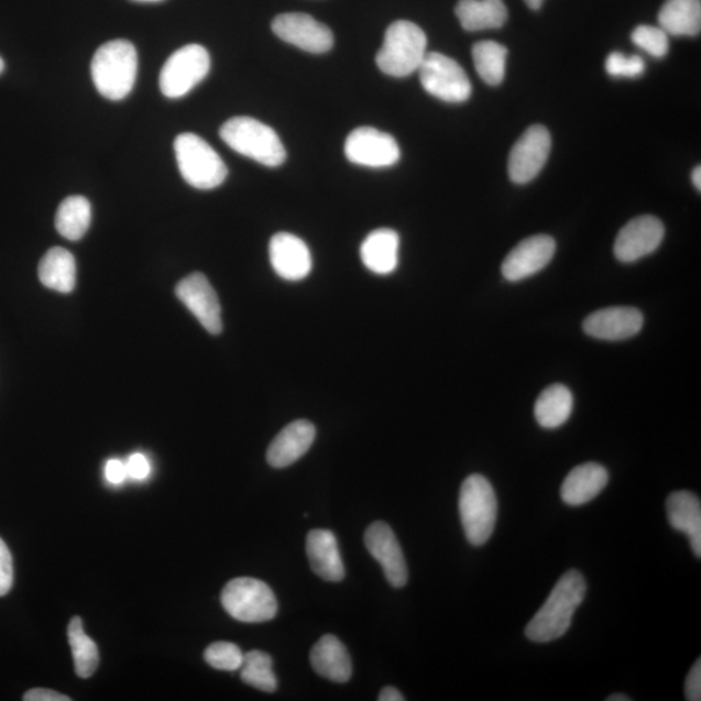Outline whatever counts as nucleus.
<instances>
[{"label": "nucleus", "instance_id": "f257e3e1", "mask_svg": "<svg viewBox=\"0 0 701 701\" xmlns=\"http://www.w3.org/2000/svg\"><path fill=\"white\" fill-rule=\"evenodd\" d=\"M588 587L578 570H568L549 594L546 603L525 628L526 638L548 643L563 637L572 625L574 613L587 595Z\"/></svg>", "mask_w": 701, "mask_h": 701}, {"label": "nucleus", "instance_id": "f03ea898", "mask_svg": "<svg viewBox=\"0 0 701 701\" xmlns=\"http://www.w3.org/2000/svg\"><path fill=\"white\" fill-rule=\"evenodd\" d=\"M139 74V54L132 42L114 40L97 50L91 62L92 83L100 96L122 100L132 92Z\"/></svg>", "mask_w": 701, "mask_h": 701}, {"label": "nucleus", "instance_id": "7ed1b4c3", "mask_svg": "<svg viewBox=\"0 0 701 701\" xmlns=\"http://www.w3.org/2000/svg\"><path fill=\"white\" fill-rule=\"evenodd\" d=\"M220 136L236 153L276 168L286 161V149L274 130L252 118L230 119L220 129Z\"/></svg>", "mask_w": 701, "mask_h": 701}, {"label": "nucleus", "instance_id": "20e7f679", "mask_svg": "<svg viewBox=\"0 0 701 701\" xmlns=\"http://www.w3.org/2000/svg\"><path fill=\"white\" fill-rule=\"evenodd\" d=\"M428 40L423 29L410 21H395L387 28L375 63L383 74L396 78L407 77L421 67Z\"/></svg>", "mask_w": 701, "mask_h": 701}, {"label": "nucleus", "instance_id": "39448f33", "mask_svg": "<svg viewBox=\"0 0 701 701\" xmlns=\"http://www.w3.org/2000/svg\"><path fill=\"white\" fill-rule=\"evenodd\" d=\"M459 511L469 544L485 545L493 536L497 517L495 490L485 477L472 474L462 482Z\"/></svg>", "mask_w": 701, "mask_h": 701}, {"label": "nucleus", "instance_id": "423d86ee", "mask_svg": "<svg viewBox=\"0 0 701 701\" xmlns=\"http://www.w3.org/2000/svg\"><path fill=\"white\" fill-rule=\"evenodd\" d=\"M175 153L180 176L195 189H216L228 177L221 156L197 134H179L175 141Z\"/></svg>", "mask_w": 701, "mask_h": 701}, {"label": "nucleus", "instance_id": "0eeeda50", "mask_svg": "<svg viewBox=\"0 0 701 701\" xmlns=\"http://www.w3.org/2000/svg\"><path fill=\"white\" fill-rule=\"evenodd\" d=\"M221 603L231 617L245 624L266 623L278 612L277 598L269 584L250 577L231 580L222 590Z\"/></svg>", "mask_w": 701, "mask_h": 701}, {"label": "nucleus", "instance_id": "6e6552de", "mask_svg": "<svg viewBox=\"0 0 701 701\" xmlns=\"http://www.w3.org/2000/svg\"><path fill=\"white\" fill-rule=\"evenodd\" d=\"M211 69V57L200 45H187L177 50L165 62L158 78L164 97L178 99L187 96Z\"/></svg>", "mask_w": 701, "mask_h": 701}, {"label": "nucleus", "instance_id": "1a4fd4ad", "mask_svg": "<svg viewBox=\"0 0 701 701\" xmlns=\"http://www.w3.org/2000/svg\"><path fill=\"white\" fill-rule=\"evenodd\" d=\"M420 72L423 88L434 98L447 103L467 102L472 96V84L458 62L443 54H426Z\"/></svg>", "mask_w": 701, "mask_h": 701}, {"label": "nucleus", "instance_id": "9d476101", "mask_svg": "<svg viewBox=\"0 0 701 701\" xmlns=\"http://www.w3.org/2000/svg\"><path fill=\"white\" fill-rule=\"evenodd\" d=\"M344 154L352 164L368 168H387L401 161L394 136L371 127L358 128L347 136Z\"/></svg>", "mask_w": 701, "mask_h": 701}, {"label": "nucleus", "instance_id": "9b49d317", "mask_svg": "<svg viewBox=\"0 0 701 701\" xmlns=\"http://www.w3.org/2000/svg\"><path fill=\"white\" fill-rule=\"evenodd\" d=\"M277 37L310 54H325L335 45L330 29L306 13H282L272 21Z\"/></svg>", "mask_w": 701, "mask_h": 701}, {"label": "nucleus", "instance_id": "f8f14e48", "mask_svg": "<svg viewBox=\"0 0 701 701\" xmlns=\"http://www.w3.org/2000/svg\"><path fill=\"white\" fill-rule=\"evenodd\" d=\"M551 151V135L541 125H534L526 130L508 158V175L513 183L525 185L536 178L544 169Z\"/></svg>", "mask_w": 701, "mask_h": 701}, {"label": "nucleus", "instance_id": "ddd939ff", "mask_svg": "<svg viewBox=\"0 0 701 701\" xmlns=\"http://www.w3.org/2000/svg\"><path fill=\"white\" fill-rule=\"evenodd\" d=\"M177 298L189 308L208 332L217 336L222 331V317L219 296L209 284L205 274L193 273L178 282Z\"/></svg>", "mask_w": 701, "mask_h": 701}, {"label": "nucleus", "instance_id": "4468645a", "mask_svg": "<svg viewBox=\"0 0 701 701\" xmlns=\"http://www.w3.org/2000/svg\"><path fill=\"white\" fill-rule=\"evenodd\" d=\"M664 234L662 222L657 217H635L620 230L614 242V255L623 263L637 262L659 249Z\"/></svg>", "mask_w": 701, "mask_h": 701}, {"label": "nucleus", "instance_id": "2eb2a0df", "mask_svg": "<svg viewBox=\"0 0 701 701\" xmlns=\"http://www.w3.org/2000/svg\"><path fill=\"white\" fill-rule=\"evenodd\" d=\"M364 541L368 551L381 563L388 583L396 589L406 587L407 562L392 527L382 522L373 523L365 532Z\"/></svg>", "mask_w": 701, "mask_h": 701}, {"label": "nucleus", "instance_id": "dca6fc26", "mask_svg": "<svg viewBox=\"0 0 701 701\" xmlns=\"http://www.w3.org/2000/svg\"><path fill=\"white\" fill-rule=\"evenodd\" d=\"M555 251L552 237L538 234L526 238L505 258L502 265L504 278L517 282L534 276L551 262Z\"/></svg>", "mask_w": 701, "mask_h": 701}, {"label": "nucleus", "instance_id": "f3484780", "mask_svg": "<svg viewBox=\"0 0 701 701\" xmlns=\"http://www.w3.org/2000/svg\"><path fill=\"white\" fill-rule=\"evenodd\" d=\"M643 315L633 307H610L596 310L583 321L588 336L603 341H624L637 336L643 327Z\"/></svg>", "mask_w": 701, "mask_h": 701}, {"label": "nucleus", "instance_id": "a211bd4d", "mask_svg": "<svg viewBox=\"0 0 701 701\" xmlns=\"http://www.w3.org/2000/svg\"><path fill=\"white\" fill-rule=\"evenodd\" d=\"M274 272L286 281L305 280L313 271V255L305 241L291 233H277L270 243Z\"/></svg>", "mask_w": 701, "mask_h": 701}, {"label": "nucleus", "instance_id": "6ab92c4d", "mask_svg": "<svg viewBox=\"0 0 701 701\" xmlns=\"http://www.w3.org/2000/svg\"><path fill=\"white\" fill-rule=\"evenodd\" d=\"M316 438V428L307 420H296L285 426L266 451V461L273 468H287L305 457Z\"/></svg>", "mask_w": 701, "mask_h": 701}, {"label": "nucleus", "instance_id": "aec40b11", "mask_svg": "<svg viewBox=\"0 0 701 701\" xmlns=\"http://www.w3.org/2000/svg\"><path fill=\"white\" fill-rule=\"evenodd\" d=\"M307 556L314 572L328 582H341L346 570L335 533L315 529L307 536Z\"/></svg>", "mask_w": 701, "mask_h": 701}, {"label": "nucleus", "instance_id": "412c9836", "mask_svg": "<svg viewBox=\"0 0 701 701\" xmlns=\"http://www.w3.org/2000/svg\"><path fill=\"white\" fill-rule=\"evenodd\" d=\"M610 474L603 465L587 462L578 465L563 480L560 495L570 507H580L595 499L609 485Z\"/></svg>", "mask_w": 701, "mask_h": 701}, {"label": "nucleus", "instance_id": "4be33fe9", "mask_svg": "<svg viewBox=\"0 0 701 701\" xmlns=\"http://www.w3.org/2000/svg\"><path fill=\"white\" fill-rule=\"evenodd\" d=\"M401 238L393 229H377L368 234L360 256L368 270L379 276L392 274L399 264Z\"/></svg>", "mask_w": 701, "mask_h": 701}, {"label": "nucleus", "instance_id": "5701e85b", "mask_svg": "<svg viewBox=\"0 0 701 701\" xmlns=\"http://www.w3.org/2000/svg\"><path fill=\"white\" fill-rule=\"evenodd\" d=\"M310 664L317 675L336 683L349 682L352 662L349 650L335 635L328 634L310 650Z\"/></svg>", "mask_w": 701, "mask_h": 701}, {"label": "nucleus", "instance_id": "b1692460", "mask_svg": "<svg viewBox=\"0 0 701 701\" xmlns=\"http://www.w3.org/2000/svg\"><path fill=\"white\" fill-rule=\"evenodd\" d=\"M669 524L686 534L697 558H701V503L690 491H676L667 501Z\"/></svg>", "mask_w": 701, "mask_h": 701}, {"label": "nucleus", "instance_id": "393cba45", "mask_svg": "<svg viewBox=\"0 0 701 701\" xmlns=\"http://www.w3.org/2000/svg\"><path fill=\"white\" fill-rule=\"evenodd\" d=\"M454 12L467 32L502 28L508 19L503 0H460Z\"/></svg>", "mask_w": 701, "mask_h": 701}, {"label": "nucleus", "instance_id": "a878e982", "mask_svg": "<svg viewBox=\"0 0 701 701\" xmlns=\"http://www.w3.org/2000/svg\"><path fill=\"white\" fill-rule=\"evenodd\" d=\"M39 276L43 286L57 293L74 292L77 280L75 256L63 248H53L42 258Z\"/></svg>", "mask_w": 701, "mask_h": 701}, {"label": "nucleus", "instance_id": "bb28decb", "mask_svg": "<svg viewBox=\"0 0 701 701\" xmlns=\"http://www.w3.org/2000/svg\"><path fill=\"white\" fill-rule=\"evenodd\" d=\"M659 24L668 35L693 37L701 31L700 0H667L659 13Z\"/></svg>", "mask_w": 701, "mask_h": 701}, {"label": "nucleus", "instance_id": "cd10ccee", "mask_svg": "<svg viewBox=\"0 0 701 701\" xmlns=\"http://www.w3.org/2000/svg\"><path fill=\"white\" fill-rule=\"evenodd\" d=\"M573 412V395L567 386L555 383L538 396L534 415L545 429L560 428Z\"/></svg>", "mask_w": 701, "mask_h": 701}, {"label": "nucleus", "instance_id": "c85d7f7f", "mask_svg": "<svg viewBox=\"0 0 701 701\" xmlns=\"http://www.w3.org/2000/svg\"><path fill=\"white\" fill-rule=\"evenodd\" d=\"M91 222L90 201L81 195H74L62 201L55 217V227L68 241H79L89 230Z\"/></svg>", "mask_w": 701, "mask_h": 701}, {"label": "nucleus", "instance_id": "c756f323", "mask_svg": "<svg viewBox=\"0 0 701 701\" xmlns=\"http://www.w3.org/2000/svg\"><path fill=\"white\" fill-rule=\"evenodd\" d=\"M477 74L490 86H497L505 77L508 50L494 41L475 43L472 50Z\"/></svg>", "mask_w": 701, "mask_h": 701}, {"label": "nucleus", "instance_id": "7c9ffc66", "mask_svg": "<svg viewBox=\"0 0 701 701\" xmlns=\"http://www.w3.org/2000/svg\"><path fill=\"white\" fill-rule=\"evenodd\" d=\"M68 639L77 676L90 678L99 667V650L96 642L85 633L81 618L70 620Z\"/></svg>", "mask_w": 701, "mask_h": 701}, {"label": "nucleus", "instance_id": "2f4dec72", "mask_svg": "<svg viewBox=\"0 0 701 701\" xmlns=\"http://www.w3.org/2000/svg\"><path fill=\"white\" fill-rule=\"evenodd\" d=\"M241 678L245 684L260 691L274 692L277 690V677L273 671V660L263 650H250L244 654Z\"/></svg>", "mask_w": 701, "mask_h": 701}, {"label": "nucleus", "instance_id": "473e14b6", "mask_svg": "<svg viewBox=\"0 0 701 701\" xmlns=\"http://www.w3.org/2000/svg\"><path fill=\"white\" fill-rule=\"evenodd\" d=\"M244 654L241 648L229 642L212 643L206 649L205 660L212 668L226 671H236L242 668Z\"/></svg>", "mask_w": 701, "mask_h": 701}, {"label": "nucleus", "instance_id": "72a5a7b5", "mask_svg": "<svg viewBox=\"0 0 701 701\" xmlns=\"http://www.w3.org/2000/svg\"><path fill=\"white\" fill-rule=\"evenodd\" d=\"M634 45L654 57H664L669 50V35L660 26L639 25L632 34Z\"/></svg>", "mask_w": 701, "mask_h": 701}, {"label": "nucleus", "instance_id": "f704fd0d", "mask_svg": "<svg viewBox=\"0 0 701 701\" xmlns=\"http://www.w3.org/2000/svg\"><path fill=\"white\" fill-rule=\"evenodd\" d=\"M605 70L612 77L635 78L645 74L646 64L640 56H626L623 53H612L605 61Z\"/></svg>", "mask_w": 701, "mask_h": 701}, {"label": "nucleus", "instance_id": "c9c22d12", "mask_svg": "<svg viewBox=\"0 0 701 701\" xmlns=\"http://www.w3.org/2000/svg\"><path fill=\"white\" fill-rule=\"evenodd\" d=\"M13 584V559L9 547L0 538V596L9 594Z\"/></svg>", "mask_w": 701, "mask_h": 701}, {"label": "nucleus", "instance_id": "e433bc0d", "mask_svg": "<svg viewBox=\"0 0 701 701\" xmlns=\"http://www.w3.org/2000/svg\"><path fill=\"white\" fill-rule=\"evenodd\" d=\"M125 465L128 477L136 481L146 480L151 473L150 461L142 453H133L125 462Z\"/></svg>", "mask_w": 701, "mask_h": 701}, {"label": "nucleus", "instance_id": "4c0bfd02", "mask_svg": "<svg viewBox=\"0 0 701 701\" xmlns=\"http://www.w3.org/2000/svg\"><path fill=\"white\" fill-rule=\"evenodd\" d=\"M684 695L689 701L701 700V660L692 665L684 683Z\"/></svg>", "mask_w": 701, "mask_h": 701}, {"label": "nucleus", "instance_id": "58836bf2", "mask_svg": "<svg viewBox=\"0 0 701 701\" xmlns=\"http://www.w3.org/2000/svg\"><path fill=\"white\" fill-rule=\"evenodd\" d=\"M128 477L125 462L119 459H112L106 465V479L112 485H120Z\"/></svg>", "mask_w": 701, "mask_h": 701}, {"label": "nucleus", "instance_id": "ea45409f", "mask_svg": "<svg viewBox=\"0 0 701 701\" xmlns=\"http://www.w3.org/2000/svg\"><path fill=\"white\" fill-rule=\"evenodd\" d=\"M23 699L25 701H70L69 697L47 689H33L28 691Z\"/></svg>", "mask_w": 701, "mask_h": 701}, {"label": "nucleus", "instance_id": "a19ab883", "mask_svg": "<svg viewBox=\"0 0 701 701\" xmlns=\"http://www.w3.org/2000/svg\"><path fill=\"white\" fill-rule=\"evenodd\" d=\"M380 701H404L406 698L403 697V693L399 690L393 688V686H387V688L383 689L380 692L379 697Z\"/></svg>", "mask_w": 701, "mask_h": 701}, {"label": "nucleus", "instance_id": "79ce46f5", "mask_svg": "<svg viewBox=\"0 0 701 701\" xmlns=\"http://www.w3.org/2000/svg\"><path fill=\"white\" fill-rule=\"evenodd\" d=\"M692 183H693V186H695L697 189L700 191L701 190V168H700V166H697V168L693 169V172H692Z\"/></svg>", "mask_w": 701, "mask_h": 701}, {"label": "nucleus", "instance_id": "37998d69", "mask_svg": "<svg viewBox=\"0 0 701 701\" xmlns=\"http://www.w3.org/2000/svg\"><path fill=\"white\" fill-rule=\"evenodd\" d=\"M524 2L532 10H539L541 4H544V0H524Z\"/></svg>", "mask_w": 701, "mask_h": 701}, {"label": "nucleus", "instance_id": "c03bdc74", "mask_svg": "<svg viewBox=\"0 0 701 701\" xmlns=\"http://www.w3.org/2000/svg\"><path fill=\"white\" fill-rule=\"evenodd\" d=\"M631 700H632L631 698L623 695V693H614V695L606 698V701H631Z\"/></svg>", "mask_w": 701, "mask_h": 701}, {"label": "nucleus", "instance_id": "a18cd8bd", "mask_svg": "<svg viewBox=\"0 0 701 701\" xmlns=\"http://www.w3.org/2000/svg\"><path fill=\"white\" fill-rule=\"evenodd\" d=\"M4 67H6L4 62H3L2 57H0V75L3 74Z\"/></svg>", "mask_w": 701, "mask_h": 701}, {"label": "nucleus", "instance_id": "49530a36", "mask_svg": "<svg viewBox=\"0 0 701 701\" xmlns=\"http://www.w3.org/2000/svg\"><path fill=\"white\" fill-rule=\"evenodd\" d=\"M136 2H158V0H136Z\"/></svg>", "mask_w": 701, "mask_h": 701}]
</instances>
